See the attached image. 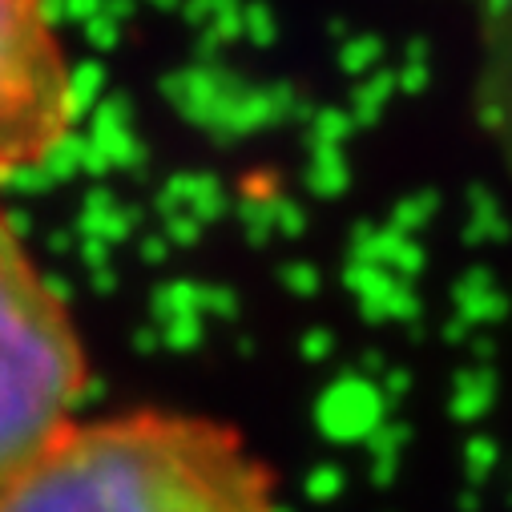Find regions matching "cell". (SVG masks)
<instances>
[{"label":"cell","mask_w":512,"mask_h":512,"mask_svg":"<svg viewBox=\"0 0 512 512\" xmlns=\"http://www.w3.org/2000/svg\"><path fill=\"white\" fill-rule=\"evenodd\" d=\"M480 117L512 170V0H480Z\"/></svg>","instance_id":"obj_4"},{"label":"cell","mask_w":512,"mask_h":512,"mask_svg":"<svg viewBox=\"0 0 512 512\" xmlns=\"http://www.w3.org/2000/svg\"><path fill=\"white\" fill-rule=\"evenodd\" d=\"M0 512H287L242 432L190 412L77 420L0 484Z\"/></svg>","instance_id":"obj_1"},{"label":"cell","mask_w":512,"mask_h":512,"mask_svg":"<svg viewBox=\"0 0 512 512\" xmlns=\"http://www.w3.org/2000/svg\"><path fill=\"white\" fill-rule=\"evenodd\" d=\"M77 85L49 0H0V182L61 154Z\"/></svg>","instance_id":"obj_3"},{"label":"cell","mask_w":512,"mask_h":512,"mask_svg":"<svg viewBox=\"0 0 512 512\" xmlns=\"http://www.w3.org/2000/svg\"><path fill=\"white\" fill-rule=\"evenodd\" d=\"M89 359L69 303L0 210V484L77 424Z\"/></svg>","instance_id":"obj_2"}]
</instances>
